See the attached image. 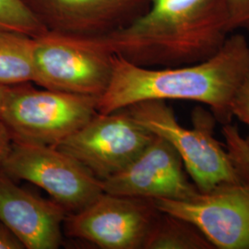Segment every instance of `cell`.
<instances>
[{
	"instance_id": "obj_3",
	"label": "cell",
	"mask_w": 249,
	"mask_h": 249,
	"mask_svg": "<svg viewBox=\"0 0 249 249\" xmlns=\"http://www.w3.org/2000/svg\"><path fill=\"white\" fill-rule=\"evenodd\" d=\"M134 119L173 146L183 161L190 180L200 192L238 182L244 177L225 146L215 138L216 119L211 111L198 106L192 110V128L178 122L166 101H145L126 107Z\"/></svg>"
},
{
	"instance_id": "obj_8",
	"label": "cell",
	"mask_w": 249,
	"mask_h": 249,
	"mask_svg": "<svg viewBox=\"0 0 249 249\" xmlns=\"http://www.w3.org/2000/svg\"><path fill=\"white\" fill-rule=\"evenodd\" d=\"M160 211L152 199L103 192L91 203L67 215L69 236L104 249H143Z\"/></svg>"
},
{
	"instance_id": "obj_5",
	"label": "cell",
	"mask_w": 249,
	"mask_h": 249,
	"mask_svg": "<svg viewBox=\"0 0 249 249\" xmlns=\"http://www.w3.org/2000/svg\"><path fill=\"white\" fill-rule=\"evenodd\" d=\"M114 53L100 38L47 31L35 38L34 80L44 89L100 97L113 73Z\"/></svg>"
},
{
	"instance_id": "obj_15",
	"label": "cell",
	"mask_w": 249,
	"mask_h": 249,
	"mask_svg": "<svg viewBox=\"0 0 249 249\" xmlns=\"http://www.w3.org/2000/svg\"><path fill=\"white\" fill-rule=\"evenodd\" d=\"M0 30L33 38L47 32L22 0H0Z\"/></svg>"
},
{
	"instance_id": "obj_13",
	"label": "cell",
	"mask_w": 249,
	"mask_h": 249,
	"mask_svg": "<svg viewBox=\"0 0 249 249\" xmlns=\"http://www.w3.org/2000/svg\"><path fill=\"white\" fill-rule=\"evenodd\" d=\"M144 249H214L193 223L160 212L143 245Z\"/></svg>"
},
{
	"instance_id": "obj_7",
	"label": "cell",
	"mask_w": 249,
	"mask_h": 249,
	"mask_svg": "<svg viewBox=\"0 0 249 249\" xmlns=\"http://www.w3.org/2000/svg\"><path fill=\"white\" fill-rule=\"evenodd\" d=\"M154 137L124 108L97 113L55 147L103 182L131 163Z\"/></svg>"
},
{
	"instance_id": "obj_14",
	"label": "cell",
	"mask_w": 249,
	"mask_h": 249,
	"mask_svg": "<svg viewBox=\"0 0 249 249\" xmlns=\"http://www.w3.org/2000/svg\"><path fill=\"white\" fill-rule=\"evenodd\" d=\"M34 45L33 37L0 30V85L33 82Z\"/></svg>"
},
{
	"instance_id": "obj_20",
	"label": "cell",
	"mask_w": 249,
	"mask_h": 249,
	"mask_svg": "<svg viewBox=\"0 0 249 249\" xmlns=\"http://www.w3.org/2000/svg\"><path fill=\"white\" fill-rule=\"evenodd\" d=\"M12 142L13 141L9 130L0 121V168L9 155Z\"/></svg>"
},
{
	"instance_id": "obj_19",
	"label": "cell",
	"mask_w": 249,
	"mask_h": 249,
	"mask_svg": "<svg viewBox=\"0 0 249 249\" xmlns=\"http://www.w3.org/2000/svg\"><path fill=\"white\" fill-rule=\"evenodd\" d=\"M25 249L23 244L5 223L0 221V249Z\"/></svg>"
},
{
	"instance_id": "obj_9",
	"label": "cell",
	"mask_w": 249,
	"mask_h": 249,
	"mask_svg": "<svg viewBox=\"0 0 249 249\" xmlns=\"http://www.w3.org/2000/svg\"><path fill=\"white\" fill-rule=\"evenodd\" d=\"M153 201L161 213L193 223L214 249H249V178L219 185L190 199Z\"/></svg>"
},
{
	"instance_id": "obj_10",
	"label": "cell",
	"mask_w": 249,
	"mask_h": 249,
	"mask_svg": "<svg viewBox=\"0 0 249 249\" xmlns=\"http://www.w3.org/2000/svg\"><path fill=\"white\" fill-rule=\"evenodd\" d=\"M102 187L109 194L152 200H186L200 192L189 180L178 152L157 135L124 169L104 180Z\"/></svg>"
},
{
	"instance_id": "obj_4",
	"label": "cell",
	"mask_w": 249,
	"mask_h": 249,
	"mask_svg": "<svg viewBox=\"0 0 249 249\" xmlns=\"http://www.w3.org/2000/svg\"><path fill=\"white\" fill-rule=\"evenodd\" d=\"M98 97L37 89L29 82L9 86L0 121L13 142L57 146L97 111Z\"/></svg>"
},
{
	"instance_id": "obj_12",
	"label": "cell",
	"mask_w": 249,
	"mask_h": 249,
	"mask_svg": "<svg viewBox=\"0 0 249 249\" xmlns=\"http://www.w3.org/2000/svg\"><path fill=\"white\" fill-rule=\"evenodd\" d=\"M68 212L18 187L0 170V221L27 249H55L62 240V223Z\"/></svg>"
},
{
	"instance_id": "obj_1",
	"label": "cell",
	"mask_w": 249,
	"mask_h": 249,
	"mask_svg": "<svg viewBox=\"0 0 249 249\" xmlns=\"http://www.w3.org/2000/svg\"><path fill=\"white\" fill-rule=\"evenodd\" d=\"M249 73V41L238 33L211 58L187 66L142 67L114 53L111 80L97 111L107 114L145 101H192L209 107L217 122L229 124L232 95Z\"/></svg>"
},
{
	"instance_id": "obj_6",
	"label": "cell",
	"mask_w": 249,
	"mask_h": 249,
	"mask_svg": "<svg viewBox=\"0 0 249 249\" xmlns=\"http://www.w3.org/2000/svg\"><path fill=\"white\" fill-rule=\"evenodd\" d=\"M0 170L43 188L68 213L84 209L104 192L99 179L53 146L13 142Z\"/></svg>"
},
{
	"instance_id": "obj_17",
	"label": "cell",
	"mask_w": 249,
	"mask_h": 249,
	"mask_svg": "<svg viewBox=\"0 0 249 249\" xmlns=\"http://www.w3.org/2000/svg\"><path fill=\"white\" fill-rule=\"evenodd\" d=\"M230 107L232 118L236 117L247 125L248 135L245 139L249 143V73L234 91Z\"/></svg>"
},
{
	"instance_id": "obj_18",
	"label": "cell",
	"mask_w": 249,
	"mask_h": 249,
	"mask_svg": "<svg viewBox=\"0 0 249 249\" xmlns=\"http://www.w3.org/2000/svg\"><path fill=\"white\" fill-rule=\"evenodd\" d=\"M231 32H249V0H225Z\"/></svg>"
},
{
	"instance_id": "obj_11",
	"label": "cell",
	"mask_w": 249,
	"mask_h": 249,
	"mask_svg": "<svg viewBox=\"0 0 249 249\" xmlns=\"http://www.w3.org/2000/svg\"><path fill=\"white\" fill-rule=\"evenodd\" d=\"M49 32L102 37L127 25L148 8L150 0H22Z\"/></svg>"
},
{
	"instance_id": "obj_16",
	"label": "cell",
	"mask_w": 249,
	"mask_h": 249,
	"mask_svg": "<svg viewBox=\"0 0 249 249\" xmlns=\"http://www.w3.org/2000/svg\"><path fill=\"white\" fill-rule=\"evenodd\" d=\"M225 148L241 174L249 178V143L241 135L236 124H223L222 128Z\"/></svg>"
},
{
	"instance_id": "obj_21",
	"label": "cell",
	"mask_w": 249,
	"mask_h": 249,
	"mask_svg": "<svg viewBox=\"0 0 249 249\" xmlns=\"http://www.w3.org/2000/svg\"><path fill=\"white\" fill-rule=\"evenodd\" d=\"M9 86L0 85V116H1V113H2V110H3L5 100L7 97V93L9 91Z\"/></svg>"
},
{
	"instance_id": "obj_2",
	"label": "cell",
	"mask_w": 249,
	"mask_h": 249,
	"mask_svg": "<svg viewBox=\"0 0 249 249\" xmlns=\"http://www.w3.org/2000/svg\"><path fill=\"white\" fill-rule=\"evenodd\" d=\"M231 34L225 0H150L140 17L98 38L136 65L166 68L211 58Z\"/></svg>"
}]
</instances>
